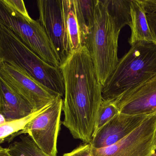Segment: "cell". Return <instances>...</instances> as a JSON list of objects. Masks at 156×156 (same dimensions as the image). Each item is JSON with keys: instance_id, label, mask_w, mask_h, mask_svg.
<instances>
[{"instance_id": "obj_10", "label": "cell", "mask_w": 156, "mask_h": 156, "mask_svg": "<svg viewBox=\"0 0 156 156\" xmlns=\"http://www.w3.org/2000/svg\"><path fill=\"white\" fill-rule=\"evenodd\" d=\"M113 102L125 115H150L156 113V76Z\"/></svg>"}, {"instance_id": "obj_17", "label": "cell", "mask_w": 156, "mask_h": 156, "mask_svg": "<svg viewBox=\"0 0 156 156\" xmlns=\"http://www.w3.org/2000/svg\"><path fill=\"white\" fill-rule=\"evenodd\" d=\"M50 103L44 107L36 111H34L28 116L21 118L11 120V121H7L5 124L0 126V143L1 144L4 143V142L7 140L8 138L10 137L14 134L23 130L26 126L31 120L35 118L37 116L39 115L41 113L47 108Z\"/></svg>"}, {"instance_id": "obj_16", "label": "cell", "mask_w": 156, "mask_h": 156, "mask_svg": "<svg viewBox=\"0 0 156 156\" xmlns=\"http://www.w3.org/2000/svg\"><path fill=\"white\" fill-rule=\"evenodd\" d=\"M64 2L66 12L68 34L73 51L84 46V44L76 18L74 0H64Z\"/></svg>"}, {"instance_id": "obj_13", "label": "cell", "mask_w": 156, "mask_h": 156, "mask_svg": "<svg viewBox=\"0 0 156 156\" xmlns=\"http://www.w3.org/2000/svg\"><path fill=\"white\" fill-rule=\"evenodd\" d=\"M131 21L129 27L131 29V36L128 42L131 46L143 42L155 44L154 39L147 20V13L140 0H131Z\"/></svg>"}, {"instance_id": "obj_26", "label": "cell", "mask_w": 156, "mask_h": 156, "mask_svg": "<svg viewBox=\"0 0 156 156\" xmlns=\"http://www.w3.org/2000/svg\"><path fill=\"white\" fill-rule=\"evenodd\" d=\"M154 146H155V148L156 149V135H155V143H154Z\"/></svg>"}, {"instance_id": "obj_2", "label": "cell", "mask_w": 156, "mask_h": 156, "mask_svg": "<svg viewBox=\"0 0 156 156\" xmlns=\"http://www.w3.org/2000/svg\"><path fill=\"white\" fill-rule=\"evenodd\" d=\"M120 60L102 88L103 100L114 101L156 76V44L137 43Z\"/></svg>"}, {"instance_id": "obj_25", "label": "cell", "mask_w": 156, "mask_h": 156, "mask_svg": "<svg viewBox=\"0 0 156 156\" xmlns=\"http://www.w3.org/2000/svg\"><path fill=\"white\" fill-rule=\"evenodd\" d=\"M7 122L5 118L2 115H0V126L3 125Z\"/></svg>"}, {"instance_id": "obj_7", "label": "cell", "mask_w": 156, "mask_h": 156, "mask_svg": "<svg viewBox=\"0 0 156 156\" xmlns=\"http://www.w3.org/2000/svg\"><path fill=\"white\" fill-rule=\"evenodd\" d=\"M156 113L148 117L130 134L113 145L95 148L94 156H156L154 146Z\"/></svg>"}, {"instance_id": "obj_23", "label": "cell", "mask_w": 156, "mask_h": 156, "mask_svg": "<svg viewBox=\"0 0 156 156\" xmlns=\"http://www.w3.org/2000/svg\"><path fill=\"white\" fill-rule=\"evenodd\" d=\"M147 17L151 30L156 41V13L147 14Z\"/></svg>"}, {"instance_id": "obj_5", "label": "cell", "mask_w": 156, "mask_h": 156, "mask_svg": "<svg viewBox=\"0 0 156 156\" xmlns=\"http://www.w3.org/2000/svg\"><path fill=\"white\" fill-rule=\"evenodd\" d=\"M0 23L10 29L43 60L54 66L60 67L59 55L38 20L25 19L0 3Z\"/></svg>"}, {"instance_id": "obj_1", "label": "cell", "mask_w": 156, "mask_h": 156, "mask_svg": "<svg viewBox=\"0 0 156 156\" xmlns=\"http://www.w3.org/2000/svg\"><path fill=\"white\" fill-rule=\"evenodd\" d=\"M60 68L65 86L62 123L74 138L90 143L103 100V86L87 46L73 51Z\"/></svg>"}, {"instance_id": "obj_14", "label": "cell", "mask_w": 156, "mask_h": 156, "mask_svg": "<svg viewBox=\"0 0 156 156\" xmlns=\"http://www.w3.org/2000/svg\"><path fill=\"white\" fill-rule=\"evenodd\" d=\"M76 18L84 44L94 23L96 0H74Z\"/></svg>"}, {"instance_id": "obj_4", "label": "cell", "mask_w": 156, "mask_h": 156, "mask_svg": "<svg viewBox=\"0 0 156 156\" xmlns=\"http://www.w3.org/2000/svg\"><path fill=\"white\" fill-rule=\"evenodd\" d=\"M119 34L116 30L104 0H96L94 23L87 38L98 82L104 86L118 63Z\"/></svg>"}, {"instance_id": "obj_20", "label": "cell", "mask_w": 156, "mask_h": 156, "mask_svg": "<svg viewBox=\"0 0 156 156\" xmlns=\"http://www.w3.org/2000/svg\"><path fill=\"white\" fill-rule=\"evenodd\" d=\"M0 3L4 5L9 9L20 14L25 19H32L28 13L24 2L23 0H0Z\"/></svg>"}, {"instance_id": "obj_6", "label": "cell", "mask_w": 156, "mask_h": 156, "mask_svg": "<svg viewBox=\"0 0 156 156\" xmlns=\"http://www.w3.org/2000/svg\"><path fill=\"white\" fill-rule=\"evenodd\" d=\"M63 98L60 96L50 103L47 108L30 121L23 130L7 139L28 135L41 150L51 156H57V142L63 111Z\"/></svg>"}, {"instance_id": "obj_19", "label": "cell", "mask_w": 156, "mask_h": 156, "mask_svg": "<svg viewBox=\"0 0 156 156\" xmlns=\"http://www.w3.org/2000/svg\"><path fill=\"white\" fill-rule=\"evenodd\" d=\"M119 113L113 101L103 99L98 110L94 135Z\"/></svg>"}, {"instance_id": "obj_21", "label": "cell", "mask_w": 156, "mask_h": 156, "mask_svg": "<svg viewBox=\"0 0 156 156\" xmlns=\"http://www.w3.org/2000/svg\"><path fill=\"white\" fill-rule=\"evenodd\" d=\"M61 156H94L90 143H83L68 153Z\"/></svg>"}, {"instance_id": "obj_15", "label": "cell", "mask_w": 156, "mask_h": 156, "mask_svg": "<svg viewBox=\"0 0 156 156\" xmlns=\"http://www.w3.org/2000/svg\"><path fill=\"white\" fill-rule=\"evenodd\" d=\"M116 31L131 23V0H104Z\"/></svg>"}, {"instance_id": "obj_24", "label": "cell", "mask_w": 156, "mask_h": 156, "mask_svg": "<svg viewBox=\"0 0 156 156\" xmlns=\"http://www.w3.org/2000/svg\"><path fill=\"white\" fill-rule=\"evenodd\" d=\"M0 156H12L9 152L8 148L0 147Z\"/></svg>"}, {"instance_id": "obj_22", "label": "cell", "mask_w": 156, "mask_h": 156, "mask_svg": "<svg viewBox=\"0 0 156 156\" xmlns=\"http://www.w3.org/2000/svg\"><path fill=\"white\" fill-rule=\"evenodd\" d=\"M145 12L147 14L156 13V0H140Z\"/></svg>"}, {"instance_id": "obj_9", "label": "cell", "mask_w": 156, "mask_h": 156, "mask_svg": "<svg viewBox=\"0 0 156 156\" xmlns=\"http://www.w3.org/2000/svg\"><path fill=\"white\" fill-rule=\"evenodd\" d=\"M0 78L22 97L34 111L50 104L58 96L13 63L0 62Z\"/></svg>"}, {"instance_id": "obj_8", "label": "cell", "mask_w": 156, "mask_h": 156, "mask_svg": "<svg viewBox=\"0 0 156 156\" xmlns=\"http://www.w3.org/2000/svg\"><path fill=\"white\" fill-rule=\"evenodd\" d=\"M38 21L55 48L61 64L72 52L64 0H39Z\"/></svg>"}, {"instance_id": "obj_12", "label": "cell", "mask_w": 156, "mask_h": 156, "mask_svg": "<svg viewBox=\"0 0 156 156\" xmlns=\"http://www.w3.org/2000/svg\"><path fill=\"white\" fill-rule=\"evenodd\" d=\"M0 86V115L5 118L7 122L34 112L31 105L1 78Z\"/></svg>"}, {"instance_id": "obj_3", "label": "cell", "mask_w": 156, "mask_h": 156, "mask_svg": "<svg viewBox=\"0 0 156 156\" xmlns=\"http://www.w3.org/2000/svg\"><path fill=\"white\" fill-rule=\"evenodd\" d=\"M0 62L16 65L51 92L64 98V83L60 67L43 60L2 23H0Z\"/></svg>"}, {"instance_id": "obj_18", "label": "cell", "mask_w": 156, "mask_h": 156, "mask_svg": "<svg viewBox=\"0 0 156 156\" xmlns=\"http://www.w3.org/2000/svg\"><path fill=\"white\" fill-rule=\"evenodd\" d=\"M20 139L8 147L12 156H51L41 150L29 135H22Z\"/></svg>"}, {"instance_id": "obj_11", "label": "cell", "mask_w": 156, "mask_h": 156, "mask_svg": "<svg viewBox=\"0 0 156 156\" xmlns=\"http://www.w3.org/2000/svg\"><path fill=\"white\" fill-rule=\"evenodd\" d=\"M149 115H131L119 113L93 136L90 142L95 148L113 145L139 126Z\"/></svg>"}]
</instances>
